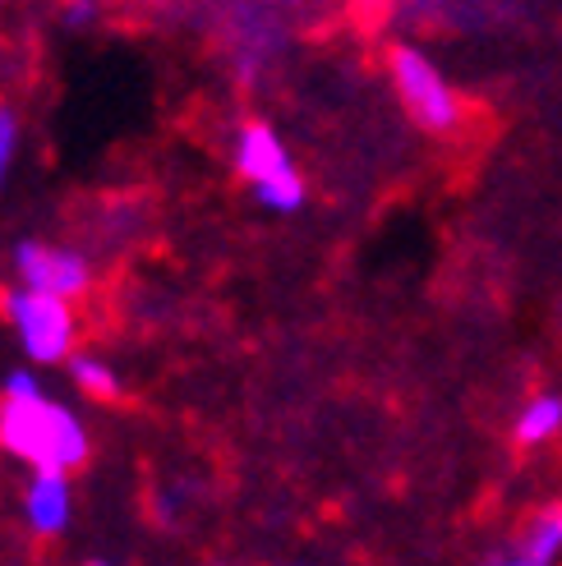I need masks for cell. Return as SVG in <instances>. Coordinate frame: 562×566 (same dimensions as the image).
Here are the masks:
<instances>
[{"mask_svg": "<svg viewBox=\"0 0 562 566\" xmlns=\"http://www.w3.org/2000/svg\"><path fill=\"white\" fill-rule=\"evenodd\" d=\"M387 83H392V93H397V102L415 129L457 134L466 125V97L457 93V83L443 74V65L425 46L392 42L387 46Z\"/></svg>", "mask_w": 562, "mask_h": 566, "instance_id": "cell-2", "label": "cell"}, {"mask_svg": "<svg viewBox=\"0 0 562 566\" xmlns=\"http://www.w3.org/2000/svg\"><path fill=\"white\" fill-rule=\"evenodd\" d=\"M70 470H33L23 489V521L33 534L51 539V534H65L70 525Z\"/></svg>", "mask_w": 562, "mask_h": 566, "instance_id": "cell-7", "label": "cell"}, {"mask_svg": "<svg viewBox=\"0 0 562 566\" xmlns=\"http://www.w3.org/2000/svg\"><path fill=\"white\" fill-rule=\"evenodd\" d=\"M14 153H19V116H14L10 106H0V193H6Z\"/></svg>", "mask_w": 562, "mask_h": 566, "instance_id": "cell-10", "label": "cell"}, {"mask_svg": "<svg viewBox=\"0 0 562 566\" xmlns=\"http://www.w3.org/2000/svg\"><path fill=\"white\" fill-rule=\"evenodd\" d=\"M558 438H562V391L525 396L517 419H512V447L517 451H540Z\"/></svg>", "mask_w": 562, "mask_h": 566, "instance_id": "cell-8", "label": "cell"}, {"mask_svg": "<svg viewBox=\"0 0 562 566\" xmlns=\"http://www.w3.org/2000/svg\"><path fill=\"white\" fill-rule=\"evenodd\" d=\"M0 300H6V318L19 332V346H23L28 359H33V364H61V359H70V346H74L70 300L46 295V291H28V286H14Z\"/></svg>", "mask_w": 562, "mask_h": 566, "instance_id": "cell-4", "label": "cell"}, {"mask_svg": "<svg viewBox=\"0 0 562 566\" xmlns=\"http://www.w3.org/2000/svg\"><path fill=\"white\" fill-rule=\"evenodd\" d=\"M10 259H14L19 286H28V291H46V295H61V300H79L83 291L93 286L89 259L74 253V249L46 244V240H19Z\"/></svg>", "mask_w": 562, "mask_h": 566, "instance_id": "cell-5", "label": "cell"}, {"mask_svg": "<svg viewBox=\"0 0 562 566\" xmlns=\"http://www.w3.org/2000/svg\"><path fill=\"white\" fill-rule=\"evenodd\" d=\"M70 374H74V382H79L83 391L97 396V401H116V396H121V374L111 369L106 359L74 355V359H70Z\"/></svg>", "mask_w": 562, "mask_h": 566, "instance_id": "cell-9", "label": "cell"}, {"mask_svg": "<svg viewBox=\"0 0 562 566\" xmlns=\"http://www.w3.org/2000/svg\"><path fill=\"white\" fill-rule=\"evenodd\" d=\"M89 566H111V562H89Z\"/></svg>", "mask_w": 562, "mask_h": 566, "instance_id": "cell-12", "label": "cell"}, {"mask_svg": "<svg viewBox=\"0 0 562 566\" xmlns=\"http://www.w3.org/2000/svg\"><path fill=\"white\" fill-rule=\"evenodd\" d=\"M0 447L33 470H79L89 461V429L46 391L0 396Z\"/></svg>", "mask_w": 562, "mask_h": 566, "instance_id": "cell-1", "label": "cell"}, {"mask_svg": "<svg viewBox=\"0 0 562 566\" xmlns=\"http://www.w3.org/2000/svg\"><path fill=\"white\" fill-rule=\"evenodd\" d=\"M97 19V0H65V23L89 28Z\"/></svg>", "mask_w": 562, "mask_h": 566, "instance_id": "cell-11", "label": "cell"}, {"mask_svg": "<svg viewBox=\"0 0 562 566\" xmlns=\"http://www.w3.org/2000/svg\"><path fill=\"white\" fill-rule=\"evenodd\" d=\"M236 171L259 198V208L277 217H295L304 208V176L291 161L281 134L268 120H244L236 134Z\"/></svg>", "mask_w": 562, "mask_h": 566, "instance_id": "cell-3", "label": "cell"}, {"mask_svg": "<svg viewBox=\"0 0 562 566\" xmlns=\"http://www.w3.org/2000/svg\"><path fill=\"white\" fill-rule=\"evenodd\" d=\"M480 566H562V502H544L512 534L508 548L489 553Z\"/></svg>", "mask_w": 562, "mask_h": 566, "instance_id": "cell-6", "label": "cell"}]
</instances>
